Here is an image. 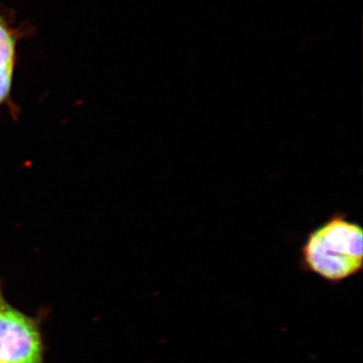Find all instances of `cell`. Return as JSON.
Here are the masks:
<instances>
[{
  "instance_id": "1",
  "label": "cell",
  "mask_w": 363,
  "mask_h": 363,
  "mask_svg": "<svg viewBox=\"0 0 363 363\" xmlns=\"http://www.w3.org/2000/svg\"><path fill=\"white\" fill-rule=\"evenodd\" d=\"M300 267L327 283L340 284L363 269V227L336 211L312 229L300 248Z\"/></svg>"
},
{
  "instance_id": "2",
  "label": "cell",
  "mask_w": 363,
  "mask_h": 363,
  "mask_svg": "<svg viewBox=\"0 0 363 363\" xmlns=\"http://www.w3.org/2000/svg\"><path fill=\"white\" fill-rule=\"evenodd\" d=\"M40 322L11 305L0 281V362L45 363Z\"/></svg>"
},
{
  "instance_id": "3",
  "label": "cell",
  "mask_w": 363,
  "mask_h": 363,
  "mask_svg": "<svg viewBox=\"0 0 363 363\" xmlns=\"http://www.w3.org/2000/svg\"><path fill=\"white\" fill-rule=\"evenodd\" d=\"M16 42L4 23H0V68L14 66Z\"/></svg>"
},
{
  "instance_id": "4",
  "label": "cell",
  "mask_w": 363,
  "mask_h": 363,
  "mask_svg": "<svg viewBox=\"0 0 363 363\" xmlns=\"http://www.w3.org/2000/svg\"><path fill=\"white\" fill-rule=\"evenodd\" d=\"M14 66L0 68V104L9 98L13 84Z\"/></svg>"
},
{
  "instance_id": "5",
  "label": "cell",
  "mask_w": 363,
  "mask_h": 363,
  "mask_svg": "<svg viewBox=\"0 0 363 363\" xmlns=\"http://www.w3.org/2000/svg\"><path fill=\"white\" fill-rule=\"evenodd\" d=\"M0 363H2V362H0Z\"/></svg>"
}]
</instances>
